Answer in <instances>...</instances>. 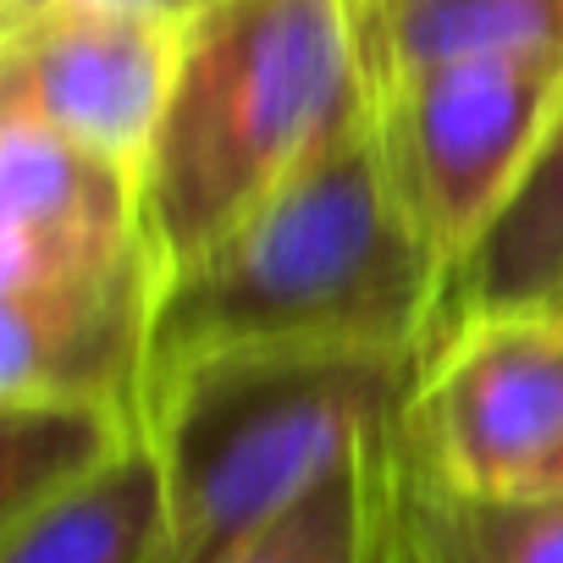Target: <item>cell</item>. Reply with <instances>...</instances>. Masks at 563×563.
Wrapping results in <instances>:
<instances>
[{
  "instance_id": "3",
  "label": "cell",
  "mask_w": 563,
  "mask_h": 563,
  "mask_svg": "<svg viewBox=\"0 0 563 563\" xmlns=\"http://www.w3.org/2000/svg\"><path fill=\"white\" fill-rule=\"evenodd\" d=\"M415 371V354L260 349L166 382L144 404L166 470L161 563H227L404 415Z\"/></svg>"
},
{
  "instance_id": "14",
  "label": "cell",
  "mask_w": 563,
  "mask_h": 563,
  "mask_svg": "<svg viewBox=\"0 0 563 563\" xmlns=\"http://www.w3.org/2000/svg\"><path fill=\"white\" fill-rule=\"evenodd\" d=\"M409 503L448 563H563V492L541 497H459L420 470L404 437Z\"/></svg>"
},
{
  "instance_id": "6",
  "label": "cell",
  "mask_w": 563,
  "mask_h": 563,
  "mask_svg": "<svg viewBox=\"0 0 563 563\" xmlns=\"http://www.w3.org/2000/svg\"><path fill=\"white\" fill-rule=\"evenodd\" d=\"M183 40L188 23L89 0L0 23V111L139 172L172 100Z\"/></svg>"
},
{
  "instance_id": "2",
  "label": "cell",
  "mask_w": 563,
  "mask_h": 563,
  "mask_svg": "<svg viewBox=\"0 0 563 563\" xmlns=\"http://www.w3.org/2000/svg\"><path fill=\"white\" fill-rule=\"evenodd\" d=\"M376 111L360 0H216L188 23L139 166V238L177 271Z\"/></svg>"
},
{
  "instance_id": "7",
  "label": "cell",
  "mask_w": 563,
  "mask_h": 563,
  "mask_svg": "<svg viewBox=\"0 0 563 563\" xmlns=\"http://www.w3.org/2000/svg\"><path fill=\"white\" fill-rule=\"evenodd\" d=\"M161 271L144 243L0 282V398L139 409Z\"/></svg>"
},
{
  "instance_id": "13",
  "label": "cell",
  "mask_w": 563,
  "mask_h": 563,
  "mask_svg": "<svg viewBox=\"0 0 563 563\" xmlns=\"http://www.w3.org/2000/svg\"><path fill=\"white\" fill-rule=\"evenodd\" d=\"M398 431L404 415L382 426L354 459H343L321 486H310L288 514H276L260 536H249L227 563H371Z\"/></svg>"
},
{
  "instance_id": "9",
  "label": "cell",
  "mask_w": 563,
  "mask_h": 563,
  "mask_svg": "<svg viewBox=\"0 0 563 563\" xmlns=\"http://www.w3.org/2000/svg\"><path fill=\"white\" fill-rule=\"evenodd\" d=\"M166 552V470L144 431L84 486L0 525V563H161Z\"/></svg>"
},
{
  "instance_id": "1",
  "label": "cell",
  "mask_w": 563,
  "mask_h": 563,
  "mask_svg": "<svg viewBox=\"0 0 563 563\" xmlns=\"http://www.w3.org/2000/svg\"><path fill=\"white\" fill-rule=\"evenodd\" d=\"M437 299L442 265L387 177L371 111L360 133L161 276L139 409L221 354L365 349L420 360Z\"/></svg>"
},
{
  "instance_id": "5",
  "label": "cell",
  "mask_w": 563,
  "mask_h": 563,
  "mask_svg": "<svg viewBox=\"0 0 563 563\" xmlns=\"http://www.w3.org/2000/svg\"><path fill=\"white\" fill-rule=\"evenodd\" d=\"M409 453L459 497L563 492V305L481 310L415 371Z\"/></svg>"
},
{
  "instance_id": "15",
  "label": "cell",
  "mask_w": 563,
  "mask_h": 563,
  "mask_svg": "<svg viewBox=\"0 0 563 563\" xmlns=\"http://www.w3.org/2000/svg\"><path fill=\"white\" fill-rule=\"evenodd\" d=\"M393 558L398 563H448L431 536L420 530L415 519V503H409V470H404V437H398V464H393Z\"/></svg>"
},
{
  "instance_id": "4",
  "label": "cell",
  "mask_w": 563,
  "mask_h": 563,
  "mask_svg": "<svg viewBox=\"0 0 563 563\" xmlns=\"http://www.w3.org/2000/svg\"><path fill=\"white\" fill-rule=\"evenodd\" d=\"M558 122L563 51L459 56L376 84L382 161L442 282L519 194Z\"/></svg>"
},
{
  "instance_id": "16",
  "label": "cell",
  "mask_w": 563,
  "mask_h": 563,
  "mask_svg": "<svg viewBox=\"0 0 563 563\" xmlns=\"http://www.w3.org/2000/svg\"><path fill=\"white\" fill-rule=\"evenodd\" d=\"M62 7V0H0V23H18L29 12ZM89 7H128V12H150V18H172V23H194L205 18L216 0H89Z\"/></svg>"
},
{
  "instance_id": "12",
  "label": "cell",
  "mask_w": 563,
  "mask_h": 563,
  "mask_svg": "<svg viewBox=\"0 0 563 563\" xmlns=\"http://www.w3.org/2000/svg\"><path fill=\"white\" fill-rule=\"evenodd\" d=\"M144 437V420L89 398H0V525L84 486Z\"/></svg>"
},
{
  "instance_id": "11",
  "label": "cell",
  "mask_w": 563,
  "mask_h": 563,
  "mask_svg": "<svg viewBox=\"0 0 563 563\" xmlns=\"http://www.w3.org/2000/svg\"><path fill=\"white\" fill-rule=\"evenodd\" d=\"M360 45L371 89L459 56L563 51V0H360Z\"/></svg>"
},
{
  "instance_id": "17",
  "label": "cell",
  "mask_w": 563,
  "mask_h": 563,
  "mask_svg": "<svg viewBox=\"0 0 563 563\" xmlns=\"http://www.w3.org/2000/svg\"><path fill=\"white\" fill-rule=\"evenodd\" d=\"M404 437V431H398ZM393 464H398V448H393ZM371 563H398L393 558V470H387V497H382V530H376V558Z\"/></svg>"
},
{
  "instance_id": "8",
  "label": "cell",
  "mask_w": 563,
  "mask_h": 563,
  "mask_svg": "<svg viewBox=\"0 0 563 563\" xmlns=\"http://www.w3.org/2000/svg\"><path fill=\"white\" fill-rule=\"evenodd\" d=\"M139 238V172L0 111V282L100 260Z\"/></svg>"
},
{
  "instance_id": "10",
  "label": "cell",
  "mask_w": 563,
  "mask_h": 563,
  "mask_svg": "<svg viewBox=\"0 0 563 563\" xmlns=\"http://www.w3.org/2000/svg\"><path fill=\"white\" fill-rule=\"evenodd\" d=\"M514 305H563V122L525 172L519 194L486 227V238L442 282L431 343L481 310Z\"/></svg>"
}]
</instances>
